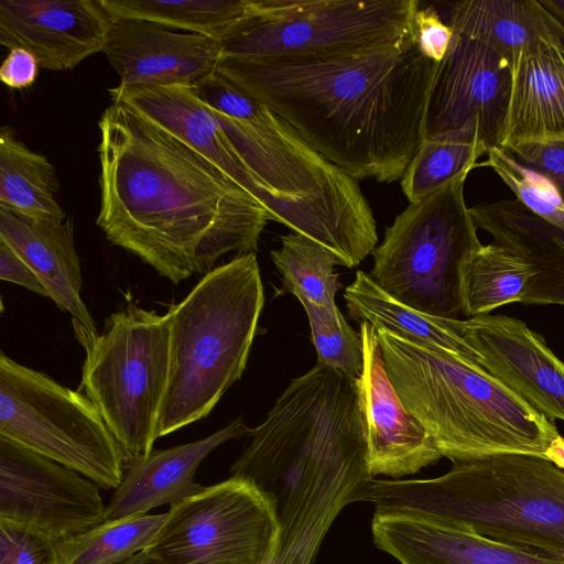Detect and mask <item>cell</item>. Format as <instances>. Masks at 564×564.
Listing matches in <instances>:
<instances>
[{
  "mask_svg": "<svg viewBox=\"0 0 564 564\" xmlns=\"http://www.w3.org/2000/svg\"><path fill=\"white\" fill-rule=\"evenodd\" d=\"M549 141L564 142V44L543 41L512 66L500 149Z\"/></svg>",
  "mask_w": 564,
  "mask_h": 564,
  "instance_id": "obj_22",
  "label": "cell"
},
{
  "mask_svg": "<svg viewBox=\"0 0 564 564\" xmlns=\"http://www.w3.org/2000/svg\"><path fill=\"white\" fill-rule=\"evenodd\" d=\"M376 512L419 514L491 542L564 560V471L549 460L502 454L456 463L430 479H372Z\"/></svg>",
  "mask_w": 564,
  "mask_h": 564,
  "instance_id": "obj_4",
  "label": "cell"
},
{
  "mask_svg": "<svg viewBox=\"0 0 564 564\" xmlns=\"http://www.w3.org/2000/svg\"><path fill=\"white\" fill-rule=\"evenodd\" d=\"M193 87L247 167L270 220L322 245L339 265L354 268L375 250V216L356 178L217 70Z\"/></svg>",
  "mask_w": 564,
  "mask_h": 564,
  "instance_id": "obj_3",
  "label": "cell"
},
{
  "mask_svg": "<svg viewBox=\"0 0 564 564\" xmlns=\"http://www.w3.org/2000/svg\"><path fill=\"white\" fill-rule=\"evenodd\" d=\"M413 31L421 53L440 63L446 55L453 30L445 24L433 7L419 8L413 17Z\"/></svg>",
  "mask_w": 564,
  "mask_h": 564,
  "instance_id": "obj_36",
  "label": "cell"
},
{
  "mask_svg": "<svg viewBox=\"0 0 564 564\" xmlns=\"http://www.w3.org/2000/svg\"><path fill=\"white\" fill-rule=\"evenodd\" d=\"M99 488L79 473L0 436V519L61 541L105 521Z\"/></svg>",
  "mask_w": 564,
  "mask_h": 564,
  "instance_id": "obj_14",
  "label": "cell"
},
{
  "mask_svg": "<svg viewBox=\"0 0 564 564\" xmlns=\"http://www.w3.org/2000/svg\"><path fill=\"white\" fill-rule=\"evenodd\" d=\"M512 86V66L486 44L453 31L436 63L425 116L424 139L447 132L473 133L489 153L500 148Z\"/></svg>",
  "mask_w": 564,
  "mask_h": 564,
  "instance_id": "obj_13",
  "label": "cell"
},
{
  "mask_svg": "<svg viewBox=\"0 0 564 564\" xmlns=\"http://www.w3.org/2000/svg\"><path fill=\"white\" fill-rule=\"evenodd\" d=\"M377 337L403 405L453 464L502 454L542 457L560 434L481 366L384 329Z\"/></svg>",
  "mask_w": 564,
  "mask_h": 564,
  "instance_id": "obj_5",
  "label": "cell"
},
{
  "mask_svg": "<svg viewBox=\"0 0 564 564\" xmlns=\"http://www.w3.org/2000/svg\"><path fill=\"white\" fill-rule=\"evenodd\" d=\"M486 148L470 132L455 131L425 138L400 180L409 200L415 203L469 174Z\"/></svg>",
  "mask_w": 564,
  "mask_h": 564,
  "instance_id": "obj_30",
  "label": "cell"
},
{
  "mask_svg": "<svg viewBox=\"0 0 564 564\" xmlns=\"http://www.w3.org/2000/svg\"><path fill=\"white\" fill-rule=\"evenodd\" d=\"M462 175L422 200L409 203L371 252L373 282L398 302L425 314H463L460 269L480 247Z\"/></svg>",
  "mask_w": 564,
  "mask_h": 564,
  "instance_id": "obj_8",
  "label": "cell"
},
{
  "mask_svg": "<svg viewBox=\"0 0 564 564\" xmlns=\"http://www.w3.org/2000/svg\"><path fill=\"white\" fill-rule=\"evenodd\" d=\"M542 458L564 471V437L562 435L558 434L552 440Z\"/></svg>",
  "mask_w": 564,
  "mask_h": 564,
  "instance_id": "obj_39",
  "label": "cell"
},
{
  "mask_svg": "<svg viewBox=\"0 0 564 564\" xmlns=\"http://www.w3.org/2000/svg\"><path fill=\"white\" fill-rule=\"evenodd\" d=\"M435 67L412 31L391 44L335 55L221 57L216 70L357 181L392 183L424 140Z\"/></svg>",
  "mask_w": 564,
  "mask_h": 564,
  "instance_id": "obj_2",
  "label": "cell"
},
{
  "mask_svg": "<svg viewBox=\"0 0 564 564\" xmlns=\"http://www.w3.org/2000/svg\"><path fill=\"white\" fill-rule=\"evenodd\" d=\"M364 368L356 381L369 474L400 479L435 464L442 454L405 409L386 369L377 329L360 322Z\"/></svg>",
  "mask_w": 564,
  "mask_h": 564,
  "instance_id": "obj_15",
  "label": "cell"
},
{
  "mask_svg": "<svg viewBox=\"0 0 564 564\" xmlns=\"http://www.w3.org/2000/svg\"><path fill=\"white\" fill-rule=\"evenodd\" d=\"M0 240L28 263L61 311L97 332L82 299V268L70 218L34 223L0 209Z\"/></svg>",
  "mask_w": 564,
  "mask_h": 564,
  "instance_id": "obj_23",
  "label": "cell"
},
{
  "mask_svg": "<svg viewBox=\"0 0 564 564\" xmlns=\"http://www.w3.org/2000/svg\"><path fill=\"white\" fill-rule=\"evenodd\" d=\"M39 67L32 53L24 48H12L0 67V78L11 89H24L36 80Z\"/></svg>",
  "mask_w": 564,
  "mask_h": 564,
  "instance_id": "obj_37",
  "label": "cell"
},
{
  "mask_svg": "<svg viewBox=\"0 0 564 564\" xmlns=\"http://www.w3.org/2000/svg\"><path fill=\"white\" fill-rule=\"evenodd\" d=\"M503 150L517 163L547 182L564 208V142H525Z\"/></svg>",
  "mask_w": 564,
  "mask_h": 564,
  "instance_id": "obj_35",
  "label": "cell"
},
{
  "mask_svg": "<svg viewBox=\"0 0 564 564\" xmlns=\"http://www.w3.org/2000/svg\"><path fill=\"white\" fill-rule=\"evenodd\" d=\"M0 279L15 283L39 295L50 297L47 290L28 263L0 240Z\"/></svg>",
  "mask_w": 564,
  "mask_h": 564,
  "instance_id": "obj_38",
  "label": "cell"
},
{
  "mask_svg": "<svg viewBox=\"0 0 564 564\" xmlns=\"http://www.w3.org/2000/svg\"><path fill=\"white\" fill-rule=\"evenodd\" d=\"M477 229L522 257L533 268L523 304L564 305V229L532 213L518 199L469 207Z\"/></svg>",
  "mask_w": 564,
  "mask_h": 564,
  "instance_id": "obj_21",
  "label": "cell"
},
{
  "mask_svg": "<svg viewBox=\"0 0 564 564\" xmlns=\"http://www.w3.org/2000/svg\"><path fill=\"white\" fill-rule=\"evenodd\" d=\"M119 564H161L145 551H142Z\"/></svg>",
  "mask_w": 564,
  "mask_h": 564,
  "instance_id": "obj_40",
  "label": "cell"
},
{
  "mask_svg": "<svg viewBox=\"0 0 564 564\" xmlns=\"http://www.w3.org/2000/svg\"><path fill=\"white\" fill-rule=\"evenodd\" d=\"M311 327L317 362L334 368L358 380L364 368V347L360 332L346 322L343 314L337 321H323L315 311L305 310Z\"/></svg>",
  "mask_w": 564,
  "mask_h": 564,
  "instance_id": "obj_33",
  "label": "cell"
},
{
  "mask_svg": "<svg viewBox=\"0 0 564 564\" xmlns=\"http://www.w3.org/2000/svg\"><path fill=\"white\" fill-rule=\"evenodd\" d=\"M264 295L256 253L215 267L166 313L170 368L156 440L206 417L242 375Z\"/></svg>",
  "mask_w": 564,
  "mask_h": 564,
  "instance_id": "obj_6",
  "label": "cell"
},
{
  "mask_svg": "<svg viewBox=\"0 0 564 564\" xmlns=\"http://www.w3.org/2000/svg\"><path fill=\"white\" fill-rule=\"evenodd\" d=\"M270 256L282 275L284 292L295 295L304 310L315 311L323 321H337L341 312L335 295L340 282L334 265L339 262L329 250L292 232L281 236V248L271 250Z\"/></svg>",
  "mask_w": 564,
  "mask_h": 564,
  "instance_id": "obj_28",
  "label": "cell"
},
{
  "mask_svg": "<svg viewBox=\"0 0 564 564\" xmlns=\"http://www.w3.org/2000/svg\"><path fill=\"white\" fill-rule=\"evenodd\" d=\"M113 18L99 0H0V44L67 70L102 52Z\"/></svg>",
  "mask_w": 564,
  "mask_h": 564,
  "instance_id": "obj_17",
  "label": "cell"
},
{
  "mask_svg": "<svg viewBox=\"0 0 564 564\" xmlns=\"http://www.w3.org/2000/svg\"><path fill=\"white\" fill-rule=\"evenodd\" d=\"M0 436L117 489L124 456L101 414L82 391L0 352Z\"/></svg>",
  "mask_w": 564,
  "mask_h": 564,
  "instance_id": "obj_9",
  "label": "cell"
},
{
  "mask_svg": "<svg viewBox=\"0 0 564 564\" xmlns=\"http://www.w3.org/2000/svg\"><path fill=\"white\" fill-rule=\"evenodd\" d=\"M448 25L486 44L511 66L543 41L564 44V23L543 1H457L451 4Z\"/></svg>",
  "mask_w": 564,
  "mask_h": 564,
  "instance_id": "obj_24",
  "label": "cell"
},
{
  "mask_svg": "<svg viewBox=\"0 0 564 564\" xmlns=\"http://www.w3.org/2000/svg\"><path fill=\"white\" fill-rule=\"evenodd\" d=\"M72 324L85 350L79 391L101 414L126 463L148 455L169 379L167 315L130 303L108 316L102 333Z\"/></svg>",
  "mask_w": 564,
  "mask_h": 564,
  "instance_id": "obj_7",
  "label": "cell"
},
{
  "mask_svg": "<svg viewBox=\"0 0 564 564\" xmlns=\"http://www.w3.org/2000/svg\"><path fill=\"white\" fill-rule=\"evenodd\" d=\"M459 329L479 366L547 419L564 421V362L540 334L490 314L459 319Z\"/></svg>",
  "mask_w": 564,
  "mask_h": 564,
  "instance_id": "obj_16",
  "label": "cell"
},
{
  "mask_svg": "<svg viewBox=\"0 0 564 564\" xmlns=\"http://www.w3.org/2000/svg\"><path fill=\"white\" fill-rule=\"evenodd\" d=\"M488 160L478 166H488L532 213L564 229V208L554 191L543 178L517 163L500 148L489 151Z\"/></svg>",
  "mask_w": 564,
  "mask_h": 564,
  "instance_id": "obj_32",
  "label": "cell"
},
{
  "mask_svg": "<svg viewBox=\"0 0 564 564\" xmlns=\"http://www.w3.org/2000/svg\"><path fill=\"white\" fill-rule=\"evenodd\" d=\"M112 18L147 20L225 41L246 21L251 0H99Z\"/></svg>",
  "mask_w": 564,
  "mask_h": 564,
  "instance_id": "obj_29",
  "label": "cell"
},
{
  "mask_svg": "<svg viewBox=\"0 0 564 564\" xmlns=\"http://www.w3.org/2000/svg\"><path fill=\"white\" fill-rule=\"evenodd\" d=\"M98 127L96 224L112 245L173 284L228 253H256L270 217L215 164L121 101Z\"/></svg>",
  "mask_w": 564,
  "mask_h": 564,
  "instance_id": "obj_1",
  "label": "cell"
},
{
  "mask_svg": "<svg viewBox=\"0 0 564 564\" xmlns=\"http://www.w3.org/2000/svg\"><path fill=\"white\" fill-rule=\"evenodd\" d=\"M533 268L505 246L481 245L468 254L460 269L463 314L488 315L497 307L522 303Z\"/></svg>",
  "mask_w": 564,
  "mask_h": 564,
  "instance_id": "obj_27",
  "label": "cell"
},
{
  "mask_svg": "<svg viewBox=\"0 0 564 564\" xmlns=\"http://www.w3.org/2000/svg\"><path fill=\"white\" fill-rule=\"evenodd\" d=\"M278 534L275 501L231 476L172 503L144 551L161 564H269Z\"/></svg>",
  "mask_w": 564,
  "mask_h": 564,
  "instance_id": "obj_11",
  "label": "cell"
},
{
  "mask_svg": "<svg viewBox=\"0 0 564 564\" xmlns=\"http://www.w3.org/2000/svg\"><path fill=\"white\" fill-rule=\"evenodd\" d=\"M250 430L241 419H236L197 441L152 449L126 463L121 484L106 505L105 521L145 514L203 491L206 487L195 481L200 463L226 442L248 436Z\"/></svg>",
  "mask_w": 564,
  "mask_h": 564,
  "instance_id": "obj_19",
  "label": "cell"
},
{
  "mask_svg": "<svg viewBox=\"0 0 564 564\" xmlns=\"http://www.w3.org/2000/svg\"><path fill=\"white\" fill-rule=\"evenodd\" d=\"M166 518L145 513L102 523L58 541L61 564H119L144 551Z\"/></svg>",
  "mask_w": 564,
  "mask_h": 564,
  "instance_id": "obj_31",
  "label": "cell"
},
{
  "mask_svg": "<svg viewBox=\"0 0 564 564\" xmlns=\"http://www.w3.org/2000/svg\"><path fill=\"white\" fill-rule=\"evenodd\" d=\"M371 530L376 546L401 564H564L419 514L375 511Z\"/></svg>",
  "mask_w": 564,
  "mask_h": 564,
  "instance_id": "obj_20",
  "label": "cell"
},
{
  "mask_svg": "<svg viewBox=\"0 0 564 564\" xmlns=\"http://www.w3.org/2000/svg\"><path fill=\"white\" fill-rule=\"evenodd\" d=\"M121 88L194 85L217 69L221 42L161 23L113 18L104 47Z\"/></svg>",
  "mask_w": 564,
  "mask_h": 564,
  "instance_id": "obj_18",
  "label": "cell"
},
{
  "mask_svg": "<svg viewBox=\"0 0 564 564\" xmlns=\"http://www.w3.org/2000/svg\"><path fill=\"white\" fill-rule=\"evenodd\" d=\"M372 479L364 435L286 466L267 489L279 517L278 542L269 564H312L337 514L348 503L362 501Z\"/></svg>",
  "mask_w": 564,
  "mask_h": 564,
  "instance_id": "obj_12",
  "label": "cell"
},
{
  "mask_svg": "<svg viewBox=\"0 0 564 564\" xmlns=\"http://www.w3.org/2000/svg\"><path fill=\"white\" fill-rule=\"evenodd\" d=\"M417 0H251L221 57L335 55L400 41L413 31Z\"/></svg>",
  "mask_w": 564,
  "mask_h": 564,
  "instance_id": "obj_10",
  "label": "cell"
},
{
  "mask_svg": "<svg viewBox=\"0 0 564 564\" xmlns=\"http://www.w3.org/2000/svg\"><path fill=\"white\" fill-rule=\"evenodd\" d=\"M57 178L47 158L29 149L4 126L0 130V209L24 219L64 220L56 199Z\"/></svg>",
  "mask_w": 564,
  "mask_h": 564,
  "instance_id": "obj_26",
  "label": "cell"
},
{
  "mask_svg": "<svg viewBox=\"0 0 564 564\" xmlns=\"http://www.w3.org/2000/svg\"><path fill=\"white\" fill-rule=\"evenodd\" d=\"M344 297L352 319L370 323L405 339L442 350L479 365L478 354L460 334L459 318L434 316L398 302L358 270Z\"/></svg>",
  "mask_w": 564,
  "mask_h": 564,
  "instance_id": "obj_25",
  "label": "cell"
},
{
  "mask_svg": "<svg viewBox=\"0 0 564 564\" xmlns=\"http://www.w3.org/2000/svg\"><path fill=\"white\" fill-rule=\"evenodd\" d=\"M0 564H61L58 541L36 529L0 519Z\"/></svg>",
  "mask_w": 564,
  "mask_h": 564,
  "instance_id": "obj_34",
  "label": "cell"
}]
</instances>
